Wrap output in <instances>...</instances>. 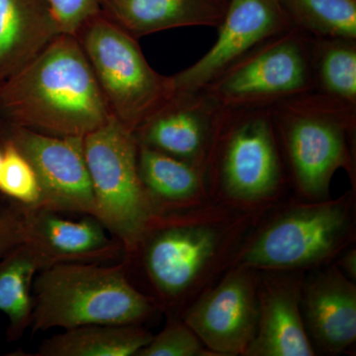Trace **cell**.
<instances>
[{
	"label": "cell",
	"instance_id": "7a4b0ae2",
	"mask_svg": "<svg viewBox=\"0 0 356 356\" xmlns=\"http://www.w3.org/2000/svg\"><path fill=\"white\" fill-rule=\"evenodd\" d=\"M32 291L33 334L86 325H140L156 312L153 300L129 280L127 259L46 267L35 276Z\"/></svg>",
	"mask_w": 356,
	"mask_h": 356
},
{
	"label": "cell",
	"instance_id": "44dd1931",
	"mask_svg": "<svg viewBox=\"0 0 356 356\" xmlns=\"http://www.w3.org/2000/svg\"><path fill=\"white\" fill-rule=\"evenodd\" d=\"M138 168L158 219L161 208L184 202L197 193L199 177L191 163L139 145Z\"/></svg>",
	"mask_w": 356,
	"mask_h": 356
},
{
	"label": "cell",
	"instance_id": "5b68a950",
	"mask_svg": "<svg viewBox=\"0 0 356 356\" xmlns=\"http://www.w3.org/2000/svg\"><path fill=\"white\" fill-rule=\"evenodd\" d=\"M3 140L13 143L34 168L41 189L38 207L96 218L83 138L56 137L3 123L0 144Z\"/></svg>",
	"mask_w": 356,
	"mask_h": 356
},
{
	"label": "cell",
	"instance_id": "2e32d148",
	"mask_svg": "<svg viewBox=\"0 0 356 356\" xmlns=\"http://www.w3.org/2000/svg\"><path fill=\"white\" fill-rule=\"evenodd\" d=\"M62 34L48 0H0V83Z\"/></svg>",
	"mask_w": 356,
	"mask_h": 356
},
{
	"label": "cell",
	"instance_id": "d6986e66",
	"mask_svg": "<svg viewBox=\"0 0 356 356\" xmlns=\"http://www.w3.org/2000/svg\"><path fill=\"white\" fill-rule=\"evenodd\" d=\"M153 334L139 325H86L46 339L32 356H137Z\"/></svg>",
	"mask_w": 356,
	"mask_h": 356
},
{
	"label": "cell",
	"instance_id": "30bf717a",
	"mask_svg": "<svg viewBox=\"0 0 356 356\" xmlns=\"http://www.w3.org/2000/svg\"><path fill=\"white\" fill-rule=\"evenodd\" d=\"M65 213L26 207L27 241L44 266L67 262L108 264L125 255L121 243L95 217L70 219Z\"/></svg>",
	"mask_w": 356,
	"mask_h": 356
},
{
	"label": "cell",
	"instance_id": "603a6c76",
	"mask_svg": "<svg viewBox=\"0 0 356 356\" xmlns=\"http://www.w3.org/2000/svg\"><path fill=\"white\" fill-rule=\"evenodd\" d=\"M0 166V194L25 207H38L41 189L34 168L13 143L3 140Z\"/></svg>",
	"mask_w": 356,
	"mask_h": 356
},
{
	"label": "cell",
	"instance_id": "e0dca14e",
	"mask_svg": "<svg viewBox=\"0 0 356 356\" xmlns=\"http://www.w3.org/2000/svg\"><path fill=\"white\" fill-rule=\"evenodd\" d=\"M209 105L194 95H175L134 132L138 144L191 163L207 137Z\"/></svg>",
	"mask_w": 356,
	"mask_h": 356
},
{
	"label": "cell",
	"instance_id": "484cf974",
	"mask_svg": "<svg viewBox=\"0 0 356 356\" xmlns=\"http://www.w3.org/2000/svg\"><path fill=\"white\" fill-rule=\"evenodd\" d=\"M26 241L25 206L0 196V259Z\"/></svg>",
	"mask_w": 356,
	"mask_h": 356
},
{
	"label": "cell",
	"instance_id": "ba28073f",
	"mask_svg": "<svg viewBox=\"0 0 356 356\" xmlns=\"http://www.w3.org/2000/svg\"><path fill=\"white\" fill-rule=\"evenodd\" d=\"M291 19L281 0H229L214 46L188 69L170 76L175 95L206 88L250 49L288 31Z\"/></svg>",
	"mask_w": 356,
	"mask_h": 356
},
{
	"label": "cell",
	"instance_id": "5bb4252c",
	"mask_svg": "<svg viewBox=\"0 0 356 356\" xmlns=\"http://www.w3.org/2000/svg\"><path fill=\"white\" fill-rule=\"evenodd\" d=\"M229 0H99L100 13L134 38L173 28L219 27Z\"/></svg>",
	"mask_w": 356,
	"mask_h": 356
},
{
	"label": "cell",
	"instance_id": "f1b7e54d",
	"mask_svg": "<svg viewBox=\"0 0 356 356\" xmlns=\"http://www.w3.org/2000/svg\"><path fill=\"white\" fill-rule=\"evenodd\" d=\"M2 156H3V153H2V147H0V166H1Z\"/></svg>",
	"mask_w": 356,
	"mask_h": 356
},
{
	"label": "cell",
	"instance_id": "4316f807",
	"mask_svg": "<svg viewBox=\"0 0 356 356\" xmlns=\"http://www.w3.org/2000/svg\"><path fill=\"white\" fill-rule=\"evenodd\" d=\"M60 32L76 35L100 13L99 0H48Z\"/></svg>",
	"mask_w": 356,
	"mask_h": 356
},
{
	"label": "cell",
	"instance_id": "277c9868",
	"mask_svg": "<svg viewBox=\"0 0 356 356\" xmlns=\"http://www.w3.org/2000/svg\"><path fill=\"white\" fill-rule=\"evenodd\" d=\"M76 36L114 118L131 132L175 95L170 76L149 65L138 40L102 13Z\"/></svg>",
	"mask_w": 356,
	"mask_h": 356
},
{
	"label": "cell",
	"instance_id": "cb8c5ba5",
	"mask_svg": "<svg viewBox=\"0 0 356 356\" xmlns=\"http://www.w3.org/2000/svg\"><path fill=\"white\" fill-rule=\"evenodd\" d=\"M320 77L324 88L348 102L356 98V51L350 44H329L320 60Z\"/></svg>",
	"mask_w": 356,
	"mask_h": 356
},
{
	"label": "cell",
	"instance_id": "8992f818",
	"mask_svg": "<svg viewBox=\"0 0 356 356\" xmlns=\"http://www.w3.org/2000/svg\"><path fill=\"white\" fill-rule=\"evenodd\" d=\"M348 215L343 204L298 208L281 217L245 252L243 261L261 268H294L331 257L343 242Z\"/></svg>",
	"mask_w": 356,
	"mask_h": 356
},
{
	"label": "cell",
	"instance_id": "6da1fadb",
	"mask_svg": "<svg viewBox=\"0 0 356 356\" xmlns=\"http://www.w3.org/2000/svg\"><path fill=\"white\" fill-rule=\"evenodd\" d=\"M112 117L74 35H58L0 86V121L6 125L83 138Z\"/></svg>",
	"mask_w": 356,
	"mask_h": 356
},
{
	"label": "cell",
	"instance_id": "ffe728a7",
	"mask_svg": "<svg viewBox=\"0 0 356 356\" xmlns=\"http://www.w3.org/2000/svg\"><path fill=\"white\" fill-rule=\"evenodd\" d=\"M44 268V262L26 242L0 259V312L8 318L9 341L20 339L31 325L33 282Z\"/></svg>",
	"mask_w": 356,
	"mask_h": 356
},
{
	"label": "cell",
	"instance_id": "83f0119b",
	"mask_svg": "<svg viewBox=\"0 0 356 356\" xmlns=\"http://www.w3.org/2000/svg\"><path fill=\"white\" fill-rule=\"evenodd\" d=\"M341 266H343L344 270L346 271L351 277L355 280L356 276V254L355 250H350L344 255L343 261H341Z\"/></svg>",
	"mask_w": 356,
	"mask_h": 356
},
{
	"label": "cell",
	"instance_id": "d4e9b609",
	"mask_svg": "<svg viewBox=\"0 0 356 356\" xmlns=\"http://www.w3.org/2000/svg\"><path fill=\"white\" fill-rule=\"evenodd\" d=\"M204 355L200 339L185 323H168V325L138 353L137 356Z\"/></svg>",
	"mask_w": 356,
	"mask_h": 356
},
{
	"label": "cell",
	"instance_id": "f546056e",
	"mask_svg": "<svg viewBox=\"0 0 356 356\" xmlns=\"http://www.w3.org/2000/svg\"><path fill=\"white\" fill-rule=\"evenodd\" d=\"M2 122L0 121V132H1Z\"/></svg>",
	"mask_w": 356,
	"mask_h": 356
},
{
	"label": "cell",
	"instance_id": "7c38bea8",
	"mask_svg": "<svg viewBox=\"0 0 356 356\" xmlns=\"http://www.w3.org/2000/svg\"><path fill=\"white\" fill-rule=\"evenodd\" d=\"M222 175L236 197L252 200L275 191L280 165L266 114H254L236 126L225 151Z\"/></svg>",
	"mask_w": 356,
	"mask_h": 356
},
{
	"label": "cell",
	"instance_id": "7402d4cb",
	"mask_svg": "<svg viewBox=\"0 0 356 356\" xmlns=\"http://www.w3.org/2000/svg\"><path fill=\"white\" fill-rule=\"evenodd\" d=\"M291 21L309 31L341 40L356 37V0H281Z\"/></svg>",
	"mask_w": 356,
	"mask_h": 356
},
{
	"label": "cell",
	"instance_id": "4fadbf2b",
	"mask_svg": "<svg viewBox=\"0 0 356 356\" xmlns=\"http://www.w3.org/2000/svg\"><path fill=\"white\" fill-rule=\"evenodd\" d=\"M287 142L300 186L309 195H325L334 170L346 161L339 122L331 114L299 112L288 127Z\"/></svg>",
	"mask_w": 356,
	"mask_h": 356
},
{
	"label": "cell",
	"instance_id": "52a82bcc",
	"mask_svg": "<svg viewBox=\"0 0 356 356\" xmlns=\"http://www.w3.org/2000/svg\"><path fill=\"white\" fill-rule=\"evenodd\" d=\"M305 51L294 31L247 54L206 88L222 106H242L296 95L308 88Z\"/></svg>",
	"mask_w": 356,
	"mask_h": 356
},
{
	"label": "cell",
	"instance_id": "9c48e42d",
	"mask_svg": "<svg viewBox=\"0 0 356 356\" xmlns=\"http://www.w3.org/2000/svg\"><path fill=\"white\" fill-rule=\"evenodd\" d=\"M259 313L254 282L250 274L238 271L196 302L184 323L215 353L245 355L257 332Z\"/></svg>",
	"mask_w": 356,
	"mask_h": 356
},
{
	"label": "cell",
	"instance_id": "8fae6325",
	"mask_svg": "<svg viewBox=\"0 0 356 356\" xmlns=\"http://www.w3.org/2000/svg\"><path fill=\"white\" fill-rule=\"evenodd\" d=\"M215 247L216 236L210 229L158 220L138 248H143L152 284L161 297L170 300L181 296L193 284Z\"/></svg>",
	"mask_w": 356,
	"mask_h": 356
},
{
	"label": "cell",
	"instance_id": "4dcf8cb0",
	"mask_svg": "<svg viewBox=\"0 0 356 356\" xmlns=\"http://www.w3.org/2000/svg\"><path fill=\"white\" fill-rule=\"evenodd\" d=\"M0 86H1V83H0Z\"/></svg>",
	"mask_w": 356,
	"mask_h": 356
},
{
	"label": "cell",
	"instance_id": "3957f363",
	"mask_svg": "<svg viewBox=\"0 0 356 356\" xmlns=\"http://www.w3.org/2000/svg\"><path fill=\"white\" fill-rule=\"evenodd\" d=\"M96 219L132 254L158 220L138 168L139 145L116 118L83 137Z\"/></svg>",
	"mask_w": 356,
	"mask_h": 356
},
{
	"label": "cell",
	"instance_id": "9a60e30c",
	"mask_svg": "<svg viewBox=\"0 0 356 356\" xmlns=\"http://www.w3.org/2000/svg\"><path fill=\"white\" fill-rule=\"evenodd\" d=\"M300 308L309 332L325 350L337 353L355 343V287L341 274L325 273L311 282Z\"/></svg>",
	"mask_w": 356,
	"mask_h": 356
},
{
	"label": "cell",
	"instance_id": "ac0fdd59",
	"mask_svg": "<svg viewBox=\"0 0 356 356\" xmlns=\"http://www.w3.org/2000/svg\"><path fill=\"white\" fill-rule=\"evenodd\" d=\"M300 299L298 289L289 285H273L262 293L257 332L245 355H315L305 331Z\"/></svg>",
	"mask_w": 356,
	"mask_h": 356
}]
</instances>
